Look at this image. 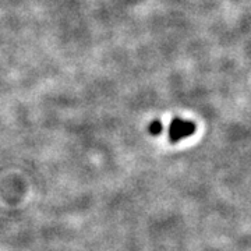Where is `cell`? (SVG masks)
<instances>
[{"instance_id": "cell-1", "label": "cell", "mask_w": 251, "mask_h": 251, "mask_svg": "<svg viewBox=\"0 0 251 251\" xmlns=\"http://www.w3.org/2000/svg\"><path fill=\"white\" fill-rule=\"evenodd\" d=\"M196 130H197V126L194 122L175 117L169 126V140L172 143H179L183 138L191 137L196 133Z\"/></svg>"}, {"instance_id": "cell-2", "label": "cell", "mask_w": 251, "mask_h": 251, "mask_svg": "<svg viewBox=\"0 0 251 251\" xmlns=\"http://www.w3.org/2000/svg\"><path fill=\"white\" fill-rule=\"evenodd\" d=\"M162 123L159 120H153L152 123L150 125V133L152 135H159L162 133Z\"/></svg>"}]
</instances>
